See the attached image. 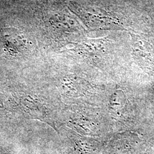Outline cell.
I'll return each instance as SVG.
<instances>
[{
    "mask_svg": "<svg viewBox=\"0 0 154 154\" xmlns=\"http://www.w3.org/2000/svg\"><path fill=\"white\" fill-rule=\"evenodd\" d=\"M125 99V94L120 91H116L112 95L110 100L111 108L114 111H120L124 108Z\"/></svg>",
    "mask_w": 154,
    "mask_h": 154,
    "instance_id": "6da1fadb",
    "label": "cell"
}]
</instances>
